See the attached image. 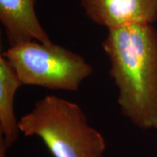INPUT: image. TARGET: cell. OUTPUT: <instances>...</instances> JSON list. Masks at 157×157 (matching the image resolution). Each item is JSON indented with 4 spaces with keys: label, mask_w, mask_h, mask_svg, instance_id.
Returning <instances> with one entry per match:
<instances>
[{
    "label": "cell",
    "mask_w": 157,
    "mask_h": 157,
    "mask_svg": "<svg viewBox=\"0 0 157 157\" xmlns=\"http://www.w3.org/2000/svg\"><path fill=\"white\" fill-rule=\"evenodd\" d=\"M101 45L121 114L141 130H157V29L154 25L107 29Z\"/></svg>",
    "instance_id": "cell-1"
},
{
    "label": "cell",
    "mask_w": 157,
    "mask_h": 157,
    "mask_svg": "<svg viewBox=\"0 0 157 157\" xmlns=\"http://www.w3.org/2000/svg\"><path fill=\"white\" fill-rule=\"evenodd\" d=\"M19 128L25 136L40 138L53 157H103L107 147L78 104L53 94L36 101L19 119Z\"/></svg>",
    "instance_id": "cell-2"
},
{
    "label": "cell",
    "mask_w": 157,
    "mask_h": 157,
    "mask_svg": "<svg viewBox=\"0 0 157 157\" xmlns=\"http://www.w3.org/2000/svg\"><path fill=\"white\" fill-rule=\"evenodd\" d=\"M23 86L76 92L94 68L80 54L56 45L32 40L9 46L2 54Z\"/></svg>",
    "instance_id": "cell-3"
},
{
    "label": "cell",
    "mask_w": 157,
    "mask_h": 157,
    "mask_svg": "<svg viewBox=\"0 0 157 157\" xmlns=\"http://www.w3.org/2000/svg\"><path fill=\"white\" fill-rule=\"evenodd\" d=\"M80 6L89 20L107 29L157 21V0H80Z\"/></svg>",
    "instance_id": "cell-4"
},
{
    "label": "cell",
    "mask_w": 157,
    "mask_h": 157,
    "mask_svg": "<svg viewBox=\"0 0 157 157\" xmlns=\"http://www.w3.org/2000/svg\"><path fill=\"white\" fill-rule=\"evenodd\" d=\"M37 0H0V23L9 46L32 40L52 41L39 22L35 11Z\"/></svg>",
    "instance_id": "cell-5"
},
{
    "label": "cell",
    "mask_w": 157,
    "mask_h": 157,
    "mask_svg": "<svg viewBox=\"0 0 157 157\" xmlns=\"http://www.w3.org/2000/svg\"><path fill=\"white\" fill-rule=\"evenodd\" d=\"M22 86L14 69L0 55V140L7 148L13 146L21 134L19 120L14 112V100Z\"/></svg>",
    "instance_id": "cell-6"
},
{
    "label": "cell",
    "mask_w": 157,
    "mask_h": 157,
    "mask_svg": "<svg viewBox=\"0 0 157 157\" xmlns=\"http://www.w3.org/2000/svg\"><path fill=\"white\" fill-rule=\"evenodd\" d=\"M7 147L5 145V143L0 140V157H6V152H7Z\"/></svg>",
    "instance_id": "cell-7"
}]
</instances>
